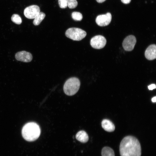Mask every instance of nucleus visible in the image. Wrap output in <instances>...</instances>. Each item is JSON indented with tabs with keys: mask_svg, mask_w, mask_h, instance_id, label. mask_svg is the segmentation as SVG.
Returning <instances> with one entry per match:
<instances>
[{
	"mask_svg": "<svg viewBox=\"0 0 156 156\" xmlns=\"http://www.w3.org/2000/svg\"><path fill=\"white\" fill-rule=\"evenodd\" d=\"M119 150L121 156H141V148L138 140L135 137L127 136L120 143Z\"/></svg>",
	"mask_w": 156,
	"mask_h": 156,
	"instance_id": "f257e3e1",
	"label": "nucleus"
},
{
	"mask_svg": "<svg viewBox=\"0 0 156 156\" xmlns=\"http://www.w3.org/2000/svg\"><path fill=\"white\" fill-rule=\"evenodd\" d=\"M23 138L28 141L35 140L39 137L40 129L39 126L36 123L29 122L25 124L22 130Z\"/></svg>",
	"mask_w": 156,
	"mask_h": 156,
	"instance_id": "f03ea898",
	"label": "nucleus"
},
{
	"mask_svg": "<svg viewBox=\"0 0 156 156\" xmlns=\"http://www.w3.org/2000/svg\"><path fill=\"white\" fill-rule=\"evenodd\" d=\"M80 81L78 79L73 77L68 79L63 87L65 93L68 96H72L78 91L80 86Z\"/></svg>",
	"mask_w": 156,
	"mask_h": 156,
	"instance_id": "7ed1b4c3",
	"label": "nucleus"
},
{
	"mask_svg": "<svg viewBox=\"0 0 156 156\" xmlns=\"http://www.w3.org/2000/svg\"><path fill=\"white\" fill-rule=\"evenodd\" d=\"M65 35L67 37L73 40L79 41L85 37L86 33L80 28L72 27L66 31Z\"/></svg>",
	"mask_w": 156,
	"mask_h": 156,
	"instance_id": "20e7f679",
	"label": "nucleus"
},
{
	"mask_svg": "<svg viewBox=\"0 0 156 156\" xmlns=\"http://www.w3.org/2000/svg\"><path fill=\"white\" fill-rule=\"evenodd\" d=\"M106 43L105 38L101 35H97L93 37L90 40V44L93 48L100 49L103 48Z\"/></svg>",
	"mask_w": 156,
	"mask_h": 156,
	"instance_id": "39448f33",
	"label": "nucleus"
},
{
	"mask_svg": "<svg viewBox=\"0 0 156 156\" xmlns=\"http://www.w3.org/2000/svg\"><path fill=\"white\" fill-rule=\"evenodd\" d=\"M40 12L39 7L36 5H33L26 7L24 11V14L27 18H34Z\"/></svg>",
	"mask_w": 156,
	"mask_h": 156,
	"instance_id": "423d86ee",
	"label": "nucleus"
},
{
	"mask_svg": "<svg viewBox=\"0 0 156 156\" xmlns=\"http://www.w3.org/2000/svg\"><path fill=\"white\" fill-rule=\"evenodd\" d=\"M136 42V39L135 36L129 35L124 40L122 43L123 47L126 51H131L133 49Z\"/></svg>",
	"mask_w": 156,
	"mask_h": 156,
	"instance_id": "0eeeda50",
	"label": "nucleus"
},
{
	"mask_svg": "<svg viewBox=\"0 0 156 156\" xmlns=\"http://www.w3.org/2000/svg\"><path fill=\"white\" fill-rule=\"evenodd\" d=\"M112 15L110 13H107L105 14L98 16L96 19V24L100 26H105L108 25L112 20Z\"/></svg>",
	"mask_w": 156,
	"mask_h": 156,
	"instance_id": "6e6552de",
	"label": "nucleus"
},
{
	"mask_svg": "<svg viewBox=\"0 0 156 156\" xmlns=\"http://www.w3.org/2000/svg\"><path fill=\"white\" fill-rule=\"evenodd\" d=\"M15 57L17 60L25 62H30L32 59L31 54L25 51H22L17 53L15 55Z\"/></svg>",
	"mask_w": 156,
	"mask_h": 156,
	"instance_id": "1a4fd4ad",
	"label": "nucleus"
},
{
	"mask_svg": "<svg viewBox=\"0 0 156 156\" xmlns=\"http://www.w3.org/2000/svg\"><path fill=\"white\" fill-rule=\"evenodd\" d=\"M146 58L149 60H152L156 58V46L152 44L149 46L145 52Z\"/></svg>",
	"mask_w": 156,
	"mask_h": 156,
	"instance_id": "9d476101",
	"label": "nucleus"
},
{
	"mask_svg": "<svg viewBox=\"0 0 156 156\" xmlns=\"http://www.w3.org/2000/svg\"><path fill=\"white\" fill-rule=\"evenodd\" d=\"M102 128L106 131L111 132L114 131L115 127L114 124L110 120L105 119L101 122Z\"/></svg>",
	"mask_w": 156,
	"mask_h": 156,
	"instance_id": "9b49d317",
	"label": "nucleus"
},
{
	"mask_svg": "<svg viewBox=\"0 0 156 156\" xmlns=\"http://www.w3.org/2000/svg\"><path fill=\"white\" fill-rule=\"evenodd\" d=\"M76 138L78 140L82 143H86L89 139L88 135L84 131H79L76 135Z\"/></svg>",
	"mask_w": 156,
	"mask_h": 156,
	"instance_id": "f8f14e48",
	"label": "nucleus"
},
{
	"mask_svg": "<svg viewBox=\"0 0 156 156\" xmlns=\"http://www.w3.org/2000/svg\"><path fill=\"white\" fill-rule=\"evenodd\" d=\"M102 156H115L114 151L111 148L105 146L101 151Z\"/></svg>",
	"mask_w": 156,
	"mask_h": 156,
	"instance_id": "ddd939ff",
	"label": "nucleus"
},
{
	"mask_svg": "<svg viewBox=\"0 0 156 156\" xmlns=\"http://www.w3.org/2000/svg\"><path fill=\"white\" fill-rule=\"evenodd\" d=\"M45 16V14L43 12H40L34 18L33 23L35 25H39Z\"/></svg>",
	"mask_w": 156,
	"mask_h": 156,
	"instance_id": "4468645a",
	"label": "nucleus"
},
{
	"mask_svg": "<svg viewBox=\"0 0 156 156\" xmlns=\"http://www.w3.org/2000/svg\"><path fill=\"white\" fill-rule=\"evenodd\" d=\"M11 19L13 22L18 25L20 24L22 22L21 17L16 14H13L11 17Z\"/></svg>",
	"mask_w": 156,
	"mask_h": 156,
	"instance_id": "2eb2a0df",
	"label": "nucleus"
},
{
	"mask_svg": "<svg viewBox=\"0 0 156 156\" xmlns=\"http://www.w3.org/2000/svg\"><path fill=\"white\" fill-rule=\"evenodd\" d=\"M71 16L73 19L76 21H80L83 18L82 14L79 12H73Z\"/></svg>",
	"mask_w": 156,
	"mask_h": 156,
	"instance_id": "dca6fc26",
	"label": "nucleus"
},
{
	"mask_svg": "<svg viewBox=\"0 0 156 156\" xmlns=\"http://www.w3.org/2000/svg\"><path fill=\"white\" fill-rule=\"evenodd\" d=\"M67 5L69 8L73 9L77 6L78 3L76 0H67Z\"/></svg>",
	"mask_w": 156,
	"mask_h": 156,
	"instance_id": "f3484780",
	"label": "nucleus"
},
{
	"mask_svg": "<svg viewBox=\"0 0 156 156\" xmlns=\"http://www.w3.org/2000/svg\"><path fill=\"white\" fill-rule=\"evenodd\" d=\"M60 7L62 8H65L68 6L67 0H58Z\"/></svg>",
	"mask_w": 156,
	"mask_h": 156,
	"instance_id": "a211bd4d",
	"label": "nucleus"
},
{
	"mask_svg": "<svg viewBox=\"0 0 156 156\" xmlns=\"http://www.w3.org/2000/svg\"><path fill=\"white\" fill-rule=\"evenodd\" d=\"M148 89L150 90H152L156 88V85L155 84H152L148 86Z\"/></svg>",
	"mask_w": 156,
	"mask_h": 156,
	"instance_id": "6ab92c4d",
	"label": "nucleus"
},
{
	"mask_svg": "<svg viewBox=\"0 0 156 156\" xmlns=\"http://www.w3.org/2000/svg\"><path fill=\"white\" fill-rule=\"evenodd\" d=\"M121 1L125 4H127L130 3L131 0H121Z\"/></svg>",
	"mask_w": 156,
	"mask_h": 156,
	"instance_id": "aec40b11",
	"label": "nucleus"
},
{
	"mask_svg": "<svg viewBox=\"0 0 156 156\" xmlns=\"http://www.w3.org/2000/svg\"><path fill=\"white\" fill-rule=\"evenodd\" d=\"M152 101L153 102H155L156 101V97L155 96L153 97L151 99Z\"/></svg>",
	"mask_w": 156,
	"mask_h": 156,
	"instance_id": "412c9836",
	"label": "nucleus"
},
{
	"mask_svg": "<svg viewBox=\"0 0 156 156\" xmlns=\"http://www.w3.org/2000/svg\"><path fill=\"white\" fill-rule=\"evenodd\" d=\"M106 0H96V1L99 3H102L105 1Z\"/></svg>",
	"mask_w": 156,
	"mask_h": 156,
	"instance_id": "4be33fe9",
	"label": "nucleus"
}]
</instances>
